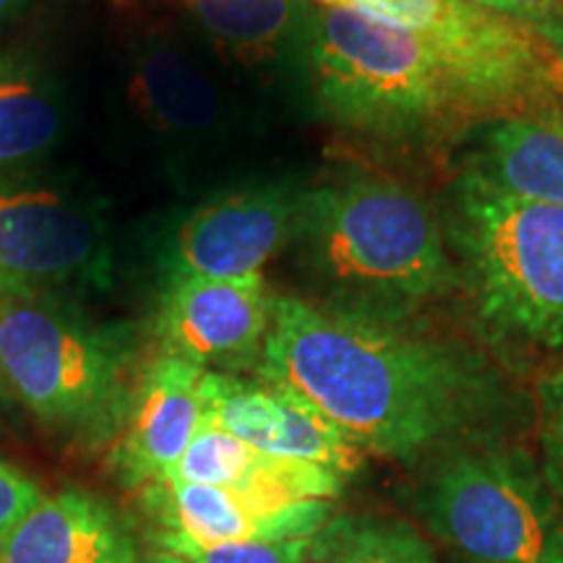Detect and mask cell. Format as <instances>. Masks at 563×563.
Returning a JSON list of instances; mask_svg holds the SVG:
<instances>
[{"label": "cell", "mask_w": 563, "mask_h": 563, "mask_svg": "<svg viewBox=\"0 0 563 563\" xmlns=\"http://www.w3.org/2000/svg\"><path fill=\"white\" fill-rule=\"evenodd\" d=\"M110 241L102 217L60 191L0 180V300L104 287Z\"/></svg>", "instance_id": "cell-7"}, {"label": "cell", "mask_w": 563, "mask_h": 563, "mask_svg": "<svg viewBox=\"0 0 563 563\" xmlns=\"http://www.w3.org/2000/svg\"><path fill=\"white\" fill-rule=\"evenodd\" d=\"M42 498L45 496H42L40 485L30 475L0 460V545Z\"/></svg>", "instance_id": "cell-21"}, {"label": "cell", "mask_w": 563, "mask_h": 563, "mask_svg": "<svg viewBox=\"0 0 563 563\" xmlns=\"http://www.w3.org/2000/svg\"><path fill=\"white\" fill-rule=\"evenodd\" d=\"M0 563H144L125 519L87 490L45 496L21 519Z\"/></svg>", "instance_id": "cell-13"}, {"label": "cell", "mask_w": 563, "mask_h": 563, "mask_svg": "<svg viewBox=\"0 0 563 563\" xmlns=\"http://www.w3.org/2000/svg\"><path fill=\"white\" fill-rule=\"evenodd\" d=\"M141 498L159 532L199 543L308 538L334 522L332 501H272L211 485L152 483L141 488Z\"/></svg>", "instance_id": "cell-12"}, {"label": "cell", "mask_w": 563, "mask_h": 563, "mask_svg": "<svg viewBox=\"0 0 563 563\" xmlns=\"http://www.w3.org/2000/svg\"><path fill=\"white\" fill-rule=\"evenodd\" d=\"M203 422L222 428L256 452L319 464L347 481L365 454L311 402L287 386L238 373L207 371Z\"/></svg>", "instance_id": "cell-10"}, {"label": "cell", "mask_w": 563, "mask_h": 563, "mask_svg": "<svg viewBox=\"0 0 563 563\" xmlns=\"http://www.w3.org/2000/svg\"><path fill=\"white\" fill-rule=\"evenodd\" d=\"M319 5H334V9H344L347 5V0H316Z\"/></svg>", "instance_id": "cell-27"}, {"label": "cell", "mask_w": 563, "mask_h": 563, "mask_svg": "<svg viewBox=\"0 0 563 563\" xmlns=\"http://www.w3.org/2000/svg\"><path fill=\"white\" fill-rule=\"evenodd\" d=\"M258 378L311 402L361 452L415 462L475 433L501 402L477 352L407 327L274 295Z\"/></svg>", "instance_id": "cell-2"}, {"label": "cell", "mask_w": 563, "mask_h": 563, "mask_svg": "<svg viewBox=\"0 0 563 563\" xmlns=\"http://www.w3.org/2000/svg\"><path fill=\"white\" fill-rule=\"evenodd\" d=\"M462 173L527 201L563 207V104L475 131Z\"/></svg>", "instance_id": "cell-14"}, {"label": "cell", "mask_w": 563, "mask_h": 563, "mask_svg": "<svg viewBox=\"0 0 563 563\" xmlns=\"http://www.w3.org/2000/svg\"><path fill=\"white\" fill-rule=\"evenodd\" d=\"M191 11L222 51L264 63L302 53L313 5L308 0H191Z\"/></svg>", "instance_id": "cell-16"}, {"label": "cell", "mask_w": 563, "mask_h": 563, "mask_svg": "<svg viewBox=\"0 0 563 563\" xmlns=\"http://www.w3.org/2000/svg\"><path fill=\"white\" fill-rule=\"evenodd\" d=\"M157 551L186 563H319L323 532L285 540H241V543H199L178 532L154 534Z\"/></svg>", "instance_id": "cell-19"}, {"label": "cell", "mask_w": 563, "mask_h": 563, "mask_svg": "<svg viewBox=\"0 0 563 563\" xmlns=\"http://www.w3.org/2000/svg\"><path fill=\"white\" fill-rule=\"evenodd\" d=\"M207 368L173 355H157L139 373L123 431L110 464L129 488L162 483L203 426Z\"/></svg>", "instance_id": "cell-11"}, {"label": "cell", "mask_w": 563, "mask_h": 563, "mask_svg": "<svg viewBox=\"0 0 563 563\" xmlns=\"http://www.w3.org/2000/svg\"><path fill=\"white\" fill-rule=\"evenodd\" d=\"M504 13L525 21L548 40V32L563 16V0H504Z\"/></svg>", "instance_id": "cell-22"}, {"label": "cell", "mask_w": 563, "mask_h": 563, "mask_svg": "<svg viewBox=\"0 0 563 563\" xmlns=\"http://www.w3.org/2000/svg\"><path fill=\"white\" fill-rule=\"evenodd\" d=\"M133 100L165 133H194L220 118V95L194 60L170 45H150L133 68Z\"/></svg>", "instance_id": "cell-17"}, {"label": "cell", "mask_w": 563, "mask_h": 563, "mask_svg": "<svg viewBox=\"0 0 563 563\" xmlns=\"http://www.w3.org/2000/svg\"><path fill=\"white\" fill-rule=\"evenodd\" d=\"M144 563H186L183 559H178V555L173 553H165V551H154L144 559Z\"/></svg>", "instance_id": "cell-25"}, {"label": "cell", "mask_w": 563, "mask_h": 563, "mask_svg": "<svg viewBox=\"0 0 563 563\" xmlns=\"http://www.w3.org/2000/svg\"><path fill=\"white\" fill-rule=\"evenodd\" d=\"M274 295L262 274L241 279L165 277L154 313L159 355L201 368H256L272 321Z\"/></svg>", "instance_id": "cell-9"}, {"label": "cell", "mask_w": 563, "mask_h": 563, "mask_svg": "<svg viewBox=\"0 0 563 563\" xmlns=\"http://www.w3.org/2000/svg\"><path fill=\"white\" fill-rule=\"evenodd\" d=\"M26 5H30V0H0V26L19 19L26 11Z\"/></svg>", "instance_id": "cell-23"}, {"label": "cell", "mask_w": 563, "mask_h": 563, "mask_svg": "<svg viewBox=\"0 0 563 563\" xmlns=\"http://www.w3.org/2000/svg\"><path fill=\"white\" fill-rule=\"evenodd\" d=\"M477 5H485V9H496V11H504V0H473Z\"/></svg>", "instance_id": "cell-26"}, {"label": "cell", "mask_w": 563, "mask_h": 563, "mask_svg": "<svg viewBox=\"0 0 563 563\" xmlns=\"http://www.w3.org/2000/svg\"><path fill=\"white\" fill-rule=\"evenodd\" d=\"M5 394H9V391H5L3 384H0V402H3V399H5Z\"/></svg>", "instance_id": "cell-28"}, {"label": "cell", "mask_w": 563, "mask_h": 563, "mask_svg": "<svg viewBox=\"0 0 563 563\" xmlns=\"http://www.w3.org/2000/svg\"><path fill=\"white\" fill-rule=\"evenodd\" d=\"M319 563H435L431 545L397 519H342L323 530Z\"/></svg>", "instance_id": "cell-18"}, {"label": "cell", "mask_w": 563, "mask_h": 563, "mask_svg": "<svg viewBox=\"0 0 563 563\" xmlns=\"http://www.w3.org/2000/svg\"><path fill=\"white\" fill-rule=\"evenodd\" d=\"M441 224L460 285L490 332L563 344V207L460 173Z\"/></svg>", "instance_id": "cell-5"}, {"label": "cell", "mask_w": 563, "mask_h": 563, "mask_svg": "<svg viewBox=\"0 0 563 563\" xmlns=\"http://www.w3.org/2000/svg\"><path fill=\"white\" fill-rule=\"evenodd\" d=\"M540 443L543 475L563 506V363L540 386Z\"/></svg>", "instance_id": "cell-20"}, {"label": "cell", "mask_w": 563, "mask_h": 563, "mask_svg": "<svg viewBox=\"0 0 563 563\" xmlns=\"http://www.w3.org/2000/svg\"><path fill=\"white\" fill-rule=\"evenodd\" d=\"M548 42H551V45L555 47V53H559V58L563 60V16H561L559 24H555L553 30L548 32Z\"/></svg>", "instance_id": "cell-24"}, {"label": "cell", "mask_w": 563, "mask_h": 563, "mask_svg": "<svg viewBox=\"0 0 563 563\" xmlns=\"http://www.w3.org/2000/svg\"><path fill=\"white\" fill-rule=\"evenodd\" d=\"M302 55L323 115L386 144H441L563 104L551 42L473 0H433L415 30L316 5Z\"/></svg>", "instance_id": "cell-1"}, {"label": "cell", "mask_w": 563, "mask_h": 563, "mask_svg": "<svg viewBox=\"0 0 563 563\" xmlns=\"http://www.w3.org/2000/svg\"><path fill=\"white\" fill-rule=\"evenodd\" d=\"M136 382L129 327H102L63 295L0 300V384L47 431L87 449L115 441Z\"/></svg>", "instance_id": "cell-4"}, {"label": "cell", "mask_w": 563, "mask_h": 563, "mask_svg": "<svg viewBox=\"0 0 563 563\" xmlns=\"http://www.w3.org/2000/svg\"><path fill=\"white\" fill-rule=\"evenodd\" d=\"M295 243L316 306L350 319L405 327L460 287L441 217L389 178L355 175L308 191Z\"/></svg>", "instance_id": "cell-3"}, {"label": "cell", "mask_w": 563, "mask_h": 563, "mask_svg": "<svg viewBox=\"0 0 563 563\" xmlns=\"http://www.w3.org/2000/svg\"><path fill=\"white\" fill-rule=\"evenodd\" d=\"M308 191L279 183L228 194L191 211L162 262L165 277L241 279L298 241ZM162 277V279H165Z\"/></svg>", "instance_id": "cell-8"}, {"label": "cell", "mask_w": 563, "mask_h": 563, "mask_svg": "<svg viewBox=\"0 0 563 563\" xmlns=\"http://www.w3.org/2000/svg\"><path fill=\"white\" fill-rule=\"evenodd\" d=\"M63 129L60 91L24 51H0V180L53 150Z\"/></svg>", "instance_id": "cell-15"}, {"label": "cell", "mask_w": 563, "mask_h": 563, "mask_svg": "<svg viewBox=\"0 0 563 563\" xmlns=\"http://www.w3.org/2000/svg\"><path fill=\"white\" fill-rule=\"evenodd\" d=\"M418 506L428 530L470 563H563V506L543 470L511 449L452 454Z\"/></svg>", "instance_id": "cell-6"}]
</instances>
